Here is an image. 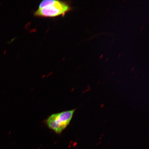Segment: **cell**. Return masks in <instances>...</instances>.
Wrapping results in <instances>:
<instances>
[{
	"mask_svg": "<svg viewBox=\"0 0 149 149\" xmlns=\"http://www.w3.org/2000/svg\"><path fill=\"white\" fill-rule=\"evenodd\" d=\"M69 3L66 2L52 0L51 4L44 8L38 9L34 13L35 16L42 17H54L63 16L72 10Z\"/></svg>",
	"mask_w": 149,
	"mask_h": 149,
	"instance_id": "6da1fadb",
	"label": "cell"
},
{
	"mask_svg": "<svg viewBox=\"0 0 149 149\" xmlns=\"http://www.w3.org/2000/svg\"><path fill=\"white\" fill-rule=\"evenodd\" d=\"M75 111L74 109L52 114L47 120V125L56 133L60 134L70 123Z\"/></svg>",
	"mask_w": 149,
	"mask_h": 149,
	"instance_id": "7a4b0ae2",
	"label": "cell"
}]
</instances>
